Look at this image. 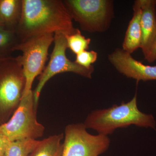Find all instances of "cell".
Wrapping results in <instances>:
<instances>
[{
    "label": "cell",
    "mask_w": 156,
    "mask_h": 156,
    "mask_svg": "<svg viewBox=\"0 0 156 156\" xmlns=\"http://www.w3.org/2000/svg\"><path fill=\"white\" fill-rule=\"evenodd\" d=\"M34 91L23 96L20 103L10 119L0 126L3 134L10 141L37 140L44 135L45 127L37 120Z\"/></svg>",
    "instance_id": "4"
},
{
    "label": "cell",
    "mask_w": 156,
    "mask_h": 156,
    "mask_svg": "<svg viewBox=\"0 0 156 156\" xmlns=\"http://www.w3.org/2000/svg\"><path fill=\"white\" fill-rule=\"evenodd\" d=\"M65 37L68 48H69L76 55L89 49L91 39L86 38L78 29L75 32L70 35H66Z\"/></svg>",
    "instance_id": "16"
},
{
    "label": "cell",
    "mask_w": 156,
    "mask_h": 156,
    "mask_svg": "<svg viewBox=\"0 0 156 156\" xmlns=\"http://www.w3.org/2000/svg\"><path fill=\"white\" fill-rule=\"evenodd\" d=\"M98 58V53L93 50H85L76 56L75 62L76 63L87 69L94 67L92 64L95 62Z\"/></svg>",
    "instance_id": "17"
},
{
    "label": "cell",
    "mask_w": 156,
    "mask_h": 156,
    "mask_svg": "<svg viewBox=\"0 0 156 156\" xmlns=\"http://www.w3.org/2000/svg\"><path fill=\"white\" fill-rule=\"evenodd\" d=\"M3 58H0V62H1V61L3 59Z\"/></svg>",
    "instance_id": "20"
},
{
    "label": "cell",
    "mask_w": 156,
    "mask_h": 156,
    "mask_svg": "<svg viewBox=\"0 0 156 156\" xmlns=\"http://www.w3.org/2000/svg\"><path fill=\"white\" fill-rule=\"evenodd\" d=\"M144 58L149 63H153L156 61V40Z\"/></svg>",
    "instance_id": "18"
},
{
    "label": "cell",
    "mask_w": 156,
    "mask_h": 156,
    "mask_svg": "<svg viewBox=\"0 0 156 156\" xmlns=\"http://www.w3.org/2000/svg\"><path fill=\"white\" fill-rule=\"evenodd\" d=\"M65 5L72 19L83 30L90 33L106 30L113 14V2L108 0H66Z\"/></svg>",
    "instance_id": "5"
},
{
    "label": "cell",
    "mask_w": 156,
    "mask_h": 156,
    "mask_svg": "<svg viewBox=\"0 0 156 156\" xmlns=\"http://www.w3.org/2000/svg\"><path fill=\"white\" fill-rule=\"evenodd\" d=\"M25 84L17 56L3 58L0 62V126L10 119L19 106Z\"/></svg>",
    "instance_id": "3"
},
{
    "label": "cell",
    "mask_w": 156,
    "mask_h": 156,
    "mask_svg": "<svg viewBox=\"0 0 156 156\" xmlns=\"http://www.w3.org/2000/svg\"><path fill=\"white\" fill-rule=\"evenodd\" d=\"M20 42L16 30L0 26V58L11 56Z\"/></svg>",
    "instance_id": "14"
},
{
    "label": "cell",
    "mask_w": 156,
    "mask_h": 156,
    "mask_svg": "<svg viewBox=\"0 0 156 156\" xmlns=\"http://www.w3.org/2000/svg\"><path fill=\"white\" fill-rule=\"evenodd\" d=\"M53 42L54 48L50 56V61L40 75L38 83L34 91V100L37 108L42 89L46 83L54 76L61 73L71 72L91 79L94 71V67L86 68L67 58L66 56L67 42L64 34L60 32L54 34Z\"/></svg>",
    "instance_id": "7"
},
{
    "label": "cell",
    "mask_w": 156,
    "mask_h": 156,
    "mask_svg": "<svg viewBox=\"0 0 156 156\" xmlns=\"http://www.w3.org/2000/svg\"><path fill=\"white\" fill-rule=\"evenodd\" d=\"M0 26H1V24H0Z\"/></svg>",
    "instance_id": "21"
},
{
    "label": "cell",
    "mask_w": 156,
    "mask_h": 156,
    "mask_svg": "<svg viewBox=\"0 0 156 156\" xmlns=\"http://www.w3.org/2000/svg\"><path fill=\"white\" fill-rule=\"evenodd\" d=\"M84 123L71 124L65 129L62 156H99L109 147L108 136L92 135Z\"/></svg>",
    "instance_id": "8"
},
{
    "label": "cell",
    "mask_w": 156,
    "mask_h": 156,
    "mask_svg": "<svg viewBox=\"0 0 156 156\" xmlns=\"http://www.w3.org/2000/svg\"><path fill=\"white\" fill-rule=\"evenodd\" d=\"M22 9V0H0V24L16 30Z\"/></svg>",
    "instance_id": "12"
},
{
    "label": "cell",
    "mask_w": 156,
    "mask_h": 156,
    "mask_svg": "<svg viewBox=\"0 0 156 156\" xmlns=\"http://www.w3.org/2000/svg\"><path fill=\"white\" fill-rule=\"evenodd\" d=\"M54 34H46L34 37L19 43L15 51H20L22 55L17 56L26 80L23 95L31 90L35 79L44 69L48 59V50L54 41Z\"/></svg>",
    "instance_id": "6"
},
{
    "label": "cell",
    "mask_w": 156,
    "mask_h": 156,
    "mask_svg": "<svg viewBox=\"0 0 156 156\" xmlns=\"http://www.w3.org/2000/svg\"><path fill=\"white\" fill-rule=\"evenodd\" d=\"M133 9V17L128 24L122 44L123 50L130 54L140 48L141 45V9L139 0L134 2Z\"/></svg>",
    "instance_id": "11"
},
{
    "label": "cell",
    "mask_w": 156,
    "mask_h": 156,
    "mask_svg": "<svg viewBox=\"0 0 156 156\" xmlns=\"http://www.w3.org/2000/svg\"><path fill=\"white\" fill-rule=\"evenodd\" d=\"M22 2L21 17L16 29L20 42L46 34L70 35L77 30L63 1L22 0Z\"/></svg>",
    "instance_id": "1"
},
{
    "label": "cell",
    "mask_w": 156,
    "mask_h": 156,
    "mask_svg": "<svg viewBox=\"0 0 156 156\" xmlns=\"http://www.w3.org/2000/svg\"><path fill=\"white\" fill-rule=\"evenodd\" d=\"M141 9L140 48L144 57L156 40V0H139Z\"/></svg>",
    "instance_id": "10"
},
{
    "label": "cell",
    "mask_w": 156,
    "mask_h": 156,
    "mask_svg": "<svg viewBox=\"0 0 156 156\" xmlns=\"http://www.w3.org/2000/svg\"><path fill=\"white\" fill-rule=\"evenodd\" d=\"M63 138L61 133L42 140L28 156H62Z\"/></svg>",
    "instance_id": "13"
},
{
    "label": "cell",
    "mask_w": 156,
    "mask_h": 156,
    "mask_svg": "<svg viewBox=\"0 0 156 156\" xmlns=\"http://www.w3.org/2000/svg\"><path fill=\"white\" fill-rule=\"evenodd\" d=\"M40 141L30 139L9 141L6 147L4 156H28Z\"/></svg>",
    "instance_id": "15"
},
{
    "label": "cell",
    "mask_w": 156,
    "mask_h": 156,
    "mask_svg": "<svg viewBox=\"0 0 156 156\" xmlns=\"http://www.w3.org/2000/svg\"><path fill=\"white\" fill-rule=\"evenodd\" d=\"M9 141L0 128V156H4L6 147Z\"/></svg>",
    "instance_id": "19"
},
{
    "label": "cell",
    "mask_w": 156,
    "mask_h": 156,
    "mask_svg": "<svg viewBox=\"0 0 156 156\" xmlns=\"http://www.w3.org/2000/svg\"><path fill=\"white\" fill-rule=\"evenodd\" d=\"M108 58L117 70L127 77L137 82L156 80V66L143 64L122 49H116L108 55Z\"/></svg>",
    "instance_id": "9"
},
{
    "label": "cell",
    "mask_w": 156,
    "mask_h": 156,
    "mask_svg": "<svg viewBox=\"0 0 156 156\" xmlns=\"http://www.w3.org/2000/svg\"><path fill=\"white\" fill-rule=\"evenodd\" d=\"M84 124L87 129H92L98 134L108 136L117 128L134 125L142 128L155 129L156 123L152 115L140 111L135 94L132 99L120 105H113L104 109L93 111L89 113Z\"/></svg>",
    "instance_id": "2"
}]
</instances>
